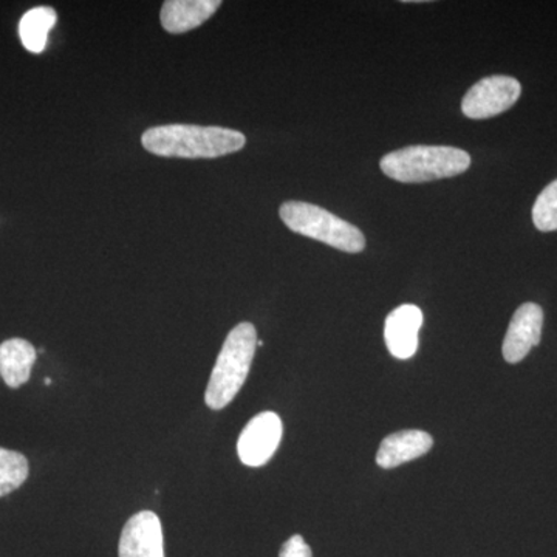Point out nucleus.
<instances>
[{
    "label": "nucleus",
    "instance_id": "ddd939ff",
    "mask_svg": "<svg viewBox=\"0 0 557 557\" xmlns=\"http://www.w3.org/2000/svg\"><path fill=\"white\" fill-rule=\"evenodd\" d=\"M58 14L51 7H36L22 16L20 36L25 49L32 53H42L51 28L57 24Z\"/></svg>",
    "mask_w": 557,
    "mask_h": 557
},
{
    "label": "nucleus",
    "instance_id": "f8f14e48",
    "mask_svg": "<svg viewBox=\"0 0 557 557\" xmlns=\"http://www.w3.org/2000/svg\"><path fill=\"white\" fill-rule=\"evenodd\" d=\"M38 351L32 343L21 338L3 341L0 344V376L7 386L20 388L28 383Z\"/></svg>",
    "mask_w": 557,
    "mask_h": 557
},
{
    "label": "nucleus",
    "instance_id": "423d86ee",
    "mask_svg": "<svg viewBox=\"0 0 557 557\" xmlns=\"http://www.w3.org/2000/svg\"><path fill=\"white\" fill-rule=\"evenodd\" d=\"M284 426L277 413L262 412L252 418L237 442L242 463L259 468L269 463L281 445Z\"/></svg>",
    "mask_w": 557,
    "mask_h": 557
},
{
    "label": "nucleus",
    "instance_id": "f03ea898",
    "mask_svg": "<svg viewBox=\"0 0 557 557\" xmlns=\"http://www.w3.org/2000/svg\"><path fill=\"white\" fill-rule=\"evenodd\" d=\"M258 348V333L249 322L231 330L212 369L205 401L212 410H222L239 394L248 379L252 358Z\"/></svg>",
    "mask_w": 557,
    "mask_h": 557
},
{
    "label": "nucleus",
    "instance_id": "1a4fd4ad",
    "mask_svg": "<svg viewBox=\"0 0 557 557\" xmlns=\"http://www.w3.org/2000/svg\"><path fill=\"white\" fill-rule=\"evenodd\" d=\"M423 327V311L405 304L388 314L384 324V341L392 357L409 359L417 354L418 333Z\"/></svg>",
    "mask_w": 557,
    "mask_h": 557
},
{
    "label": "nucleus",
    "instance_id": "9d476101",
    "mask_svg": "<svg viewBox=\"0 0 557 557\" xmlns=\"http://www.w3.org/2000/svg\"><path fill=\"white\" fill-rule=\"evenodd\" d=\"M434 440L428 432L410 431L395 432L381 442L376 463L384 469L397 468L416 458L423 457L431 450Z\"/></svg>",
    "mask_w": 557,
    "mask_h": 557
},
{
    "label": "nucleus",
    "instance_id": "7ed1b4c3",
    "mask_svg": "<svg viewBox=\"0 0 557 557\" xmlns=\"http://www.w3.org/2000/svg\"><path fill=\"white\" fill-rule=\"evenodd\" d=\"M381 171L401 183L456 177L471 166L467 150L453 146H409L383 157Z\"/></svg>",
    "mask_w": 557,
    "mask_h": 557
},
{
    "label": "nucleus",
    "instance_id": "dca6fc26",
    "mask_svg": "<svg viewBox=\"0 0 557 557\" xmlns=\"http://www.w3.org/2000/svg\"><path fill=\"white\" fill-rule=\"evenodd\" d=\"M278 557H313L311 555V548L306 541H304L302 536L299 534H295L282 545L281 553H278Z\"/></svg>",
    "mask_w": 557,
    "mask_h": 557
},
{
    "label": "nucleus",
    "instance_id": "9b49d317",
    "mask_svg": "<svg viewBox=\"0 0 557 557\" xmlns=\"http://www.w3.org/2000/svg\"><path fill=\"white\" fill-rule=\"evenodd\" d=\"M220 5V0H168L161 9V25L172 35H182L205 24Z\"/></svg>",
    "mask_w": 557,
    "mask_h": 557
},
{
    "label": "nucleus",
    "instance_id": "2eb2a0df",
    "mask_svg": "<svg viewBox=\"0 0 557 557\" xmlns=\"http://www.w3.org/2000/svg\"><path fill=\"white\" fill-rule=\"evenodd\" d=\"M533 222L542 233L557 230V180L539 194L533 207Z\"/></svg>",
    "mask_w": 557,
    "mask_h": 557
},
{
    "label": "nucleus",
    "instance_id": "f257e3e1",
    "mask_svg": "<svg viewBox=\"0 0 557 557\" xmlns=\"http://www.w3.org/2000/svg\"><path fill=\"white\" fill-rule=\"evenodd\" d=\"M143 148L166 159H218L239 152L247 138L239 131L196 124L150 127L141 137Z\"/></svg>",
    "mask_w": 557,
    "mask_h": 557
},
{
    "label": "nucleus",
    "instance_id": "0eeeda50",
    "mask_svg": "<svg viewBox=\"0 0 557 557\" xmlns=\"http://www.w3.org/2000/svg\"><path fill=\"white\" fill-rule=\"evenodd\" d=\"M120 557H164L163 530L159 516L141 511L132 516L123 528Z\"/></svg>",
    "mask_w": 557,
    "mask_h": 557
},
{
    "label": "nucleus",
    "instance_id": "39448f33",
    "mask_svg": "<svg viewBox=\"0 0 557 557\" xmlns=\"http://www.w3.org/2000/svg\"><path fill=\"white\" fill-rule=\"evenodd\" d=\"M522 86L511 76L496 75L480 79L465 95L461 112L471 120H486L507 112L518 102Z\"/></svg>",
    "mask_w": 557,
    "mask_h": 557
},
{
    "label": "nucleus",
    "instance_id": "6e6552de",
    "mask_svg": "<svg viewBox=\"0 0 557 557\" xmlns=\"http://www.w3.org/2000/svg\"><path fill=\"white\" fill-rule=\"evenodd\" d=\"M542 325H544V311L537 304L527 302L516 310L505 336V361L509 364H518L530 354L531 348L536 347L541 341Z\"/></svg>",
    "mask_w": 557,
    "mask_h": 557
},
{
    "label": "nucleus",
    "instance_id": "4468645a",
    "mask_svg": "<svg viewBox=\"0 0 557 557\" xmlns=\"http://www.w3.org/2000/svg\"><path fill=\"white\" fill-rule=\"evenodd\" d=\"M30 467L22 454L0 448V497L9 496L24 485Z\"/></svg>",
    "mask_w": 557,
    "mask_h": 557
},
{
    "label": "nucleus",
    "instance_id": "20e7f679",
    "mask_svg": "<svg viewBox=\"0 0 557 557\" xmlns=\"http://www.w3.org/2000/svg\"><path fill=\"white\" fill-rule=\"evenodd\" d=\"M278 214L293 233L322 242L339 251L355 255L366 248L364 234L357 226L317 205L287 201L282 205Z\"/></svg>",
    "mask_w": 557,
    "mask_h": 557
},
{
    "label": "nucleus",
    "instance_id": "f3484780",
    "mask_svg": "<svg viewBox=\"0 0 557 557\" xmlns=\"http://www.w3.org/2000/svg\"><path fill=\"white\" fill-rule=\"evenodd\" d=\"M50 384H51V380H50V379H47V380H46V386H50Z\"/></svg>",
    "mask_w": 557,
    "mask_h": 557
}]
</instances>
